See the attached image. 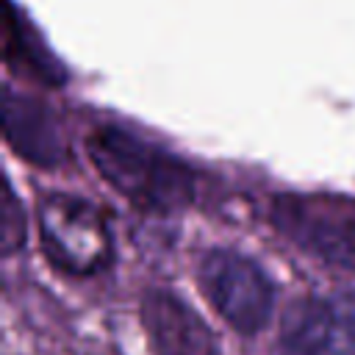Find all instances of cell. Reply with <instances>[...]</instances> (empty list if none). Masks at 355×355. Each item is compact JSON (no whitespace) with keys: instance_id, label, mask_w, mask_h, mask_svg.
Here are the masks:
<instances>
[{"instance_id":"1","label":"cell","mask_w":355,"mask_h":355,"mask_svg":"<svg viewBox=\"0 0 355 355\" xmlns=\"http://www.w3.org/2000/svg\"><path fill=\"white\" fill-rule=\"evenodd\" d=\"M86 147L105 183L141 211L169 214L194 197L191 166L125 125L97 122Z\"/></svg>"},{"instance_id":"2","label":"cell","mask_w":355,"mask_h":355,"mask_svg":"<svg viewBox=\"0 0 355 355\" xmlns=\"http://www.w3.org/2000/svg\"><path fill=\"white\" fill-rule=\"evenodd\" d=\"M36 222L44 255L67 275H94L114 258V239L105 214L86 197L47 191L36 202Z\"/></svg>"},{"instance_id":"3","label":"cell","mask_w":355,"mask_h":355,"mask_svg":"<svg viewBox=\"0 0 355 355\" xmlns=\"http://www.w3.org/2000/svg\"><path fill=\"white\" fill-rule=\"evenodd\" d=\"M275 227L313 258L355 269V202L324 194H280L272 202Z\"/></svg>"},{"instance_id":"4","label":"cell","mask_w":355,"mask_h":355,"mask_svg":"<svg viewBox=\"0 0 355 355\" xmlns=\"http://www.w3.org/2000/svg\"><path fill=\"white\" fill-rule=\"evenodd\" d=\"M197 280L216 313L239 333H258L275 302V288L266 272L247 255L214 247L200 258Z\"/></svg>"},{"instance_id":"5","label":"cell","mask_w":355,"mask_h":355,"mask_svg":"<svg viewBox=\"0 0 355 355\" xmlns=\"http://www.w3.org/2000/svg\"><path fill=\"white\" fill-rule=\"evenodd\" d=\"M280 355H355V291L297 300L280 327Z\"/></svg>"},{"instance_id":"6","label":"cell","mask_w":355,"mask_h":355,"mask_svg":"<svg viewBox=\"0 0 355 355\" xmlns=\"http://www.w3.org/2000/svg\"><path fill=\"white\" fill-rule=\"evenodd\" d=\"M141 322L155 355H219L208 324L186 300L166 288H150L144 294Z\"/></svg>"},{"instance_id":"7","label":"cell","mask_w":355,"mask_h":355,"mask_svg":"<svg viewBox=\"0 0 355 355\" xmlns=\"http://www.w3.org/2000/svg\"><path fill=\"white\" fill-rule=\"evenodd\" d=\"M3 130L6 141L28 161L39 166H53L69 153L55 114L33 97L3 92Z\"/></svg>"},{"instance_id":"8","label":"cell","mask_w":355,"mask_h":355,"mask_svg":"<svg viewBox=\"0 0 355 355\" xmlns=\"http://www.w3.org/2000/svg\"><path fill=\"white\" fill-rule=\"evenodd\" d=\"M6 58L11 64H22L39 80H50L55 72V64L47 58V53H42L28 25L17 19V11L11 3H6Z\"/></svg>"},{"instance_id":"9","label":"cell","mask_w":355,"mask_h":355,"mask_svg":"<svg viewBox=\"0 0 355 355\" xmlns=\"http://www.w3.org/2000/svg\"><path fill=\"white\" fill-rule=\"evenodd\" d=\"M3 216H6V222H3L6 252H11V250L22 241V236H25V225H22V222H17V197H14L11 186H6V205H3Z\"/></svg>"}]
</instances>
